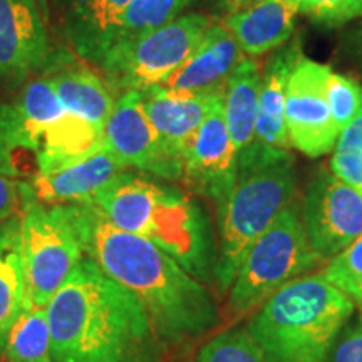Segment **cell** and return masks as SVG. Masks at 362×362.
I'll use <instances>...</instances> for the list:
<instances>
[{
    "label": "cell",
    "instance_id": "obj_13",
    "mask_svg": "<svg viewBox=\"0 0 362 362\" xmlns=\"http://www.w3.org/2000/svg\"><path fill=\"white\" fill-rule=\"evenodd\" d=\"M238 156L223 116V96L194 131L183 156V176L198 193L223 210L237 183Z\"/></svg>",
    "mask_w": 362,
    "mask_h": 362
},
{
    "label": "cell",
    "instance_id": "obj_23",
    "mask_svg": "<svg viewBox=\"0 0 362 362\" xmlns=\"http://www.w3.org/2000/svg\"><path fill=\"white\" fill-rule=\"evenodd\" d=\"M45 78L52 84L66 112L104 126L116 99L96 72L84 66H69Z\"/></svg>",
    "mask_w": 362,
    "mask_h": 362
},
{
    "label": "cell",
    "instance_id": "obj_5",
    "mask_svg": "<svg viewBox=\"0 0 362 362\" xmlns=\"http://www.w3.org/2000/svg\"><path fill=\"white\" fill-rule=\"evenodd\" d=\"M293 194L296 171L291 155L238 170L237 183L220 211L221 240L215 277L221 291H228L248 248L292 205Z\"/></svg>",
    "mask_w": 362,
    "mask_h": 362
},
{
    "label": "cell",
    "instance_id": "obj_17",
    "mask_svg": "<svg viewBox=\"0 0 362 362\" xmlns=\"http://www.w3.org/2000/svg\"><path fill=\"white\" fill-rule=\"evenodd\" d=\"M124 171L128 168L103 146L84 160L35 175L24 185L30 197L44 205H79L90 203L99 189Z\"/></svg>",
    "mask_w": 362,
    "mask_h": 362
},
{
    "label": "cell",
    "instance_id": "obj_12",
    "mask_svg": "<svg viewBox=\"0 0 362 362\" xmlns=\"http://www.w3.org/2000/svg\"><path fill=\"white\" fill-rule=\"evenodd\" d=\"M302 223L312 248L330 260L362 235V193L332 171H319L307 189Z\"/></svg>",
    "mask_w": 362,
    "mask_h": 362
},
{
    "label": "cell",
    "instance_id": "obj_10",
    "mask_svg": "<svg viewBox=\"0 0 362 362\" xmlns=\"http://www.w3.org/2000/svg\"><path fill=\"white\" fill-rule=\"evenodd\" d=\"M327 66L300 57L287 83L285 123L292 148L319 158L334 149L337 129L327 99Z\"/></svg>",
    "mask_w": 362,
    "mask_h": 362
},
{
    "label": "cell",
    "instance_id": "obj_29",
    "mask_svg": "<svg viewBox=\"0 0 362 362\" xmlns=\"http://www.w3.org/2000/svg\"><path fill=\"white\" fill-rule=\"evenodd\" d=\"M334 287L362 307V235L349 247L327 260L320 272Z\"/></svg>",
    "mask_w": 362,
    "mask_h": 362
},
{
    "label": "cell",
    "instance_id": "obj_24",
    "mask_svg": "<svg viewBox=\"0 0 362 362\" xmlns=\"http://www.w3.org/2000/svg\"><path fill=\"white\" fill-rule=\"evenodd\" d=\"M101 148L103 126L66 112L44 136L39 155V173H49L84 160Z\"/></svg>",
    "mask_w": 362,
    "mask_h": 362
},
{
    "label": "cell",
    "instance_id": "obj_6",
    "mask_svg": "<svg viewBox=\"0 0 362 362\" xmlns=\"http://www.w3.org/2000/svg\"><path fill=\"white\" fill-rule=\"evenodd\" d=\"M322 262L292 203L247 250L230 285V309L238 315L259 309L275 292L309 275Z\"/></svg>",
    "mask_w": 362,
    "mask_h": 362
},
{
    "label": "cell",
    "instance_id": "obj_28",
    "mask_svg": "<svg viewBox=\"0 0 362 362\" xmlns=\"http://www.w3.org/2000/svg\"><path fill=\"white\" fill-rule=\"evenodd\" d=\"M330 158V171L362 193V111L339 134Z\"/></svg>",
    "mask_w": 362,
    "mask_h": 362
},
{
    "label": "cell",
    "instance_id": "obj_21",
    "mask_svg": "<svg viewBox=\"0 0 362 362\" xmlns=\"http://www.w3.org/2000/svg\"><path fill=\"white\" fill-rule=\"evenodd\" d=\"M260 84V67L250 57H245L230 76L223 93L225 123L238 158L250 149L255 138Z\"/></svg>",
    "mask_w": 362,
    "mask_h": 362
},
{
    "label": "cell",
    "instance_id": "obj_3",
    "mask_svg": "<svg viewBox=\"0 0 362 362\" xmlns=\"http://www.w3.org/2000/svg\"><path fill=\"white\" fill-rule=\"evenodd\" d=\"M354 307L322 274H309L267 298L247 330L267 362H325Z\"/></svg>",
    "mask_w": 362,
    "mask_h": 362
},
{
    "label": "cell",
    "instance_id": "obj_9",
    "mask_svg": "<svg viewBox=\"0 0 362 362\" xmlns=\"http://www.w3.org/2000/svg\"><path fill=\"white\" fill-rule=\"evenodd\" d=\"M66 115L47 78L27 83L16 99L0 104V173L29 181L39 173L44 136Z\"/></svg>",
    "mask_w": 362,
    "mask_h": 362
},
{
    "label": "cell",
    "instance_id": "obj_19",
    "mask_svg": "<svg viewBox=\"0 0 362 362\" xmlns=\"http://www.w3.org/2000/svg\"><path fill=\"white\" fill-rule=\"evenodd\" d=\"M300 0H255L232 13L226 27L247 56H262L287 42L293 30Z\"/></svg>",
    "mask_w": 362,
    "mask_h": 362
},
{
    "label": "cell",
    "instance_id": "obj_27",
    "mask_svg": "<svg viewBox=\"0 0 362 362\" xmlns=\"http://www.w3.org/2000/svg\"><path fill=\"white\" fill-rule=\"evenodd\" d=\"M193 362H267L247 329L225 330L203 344Z\"/></svg>",
    "mask_w": 362,
    "mask_h": 362
},
{
    "label": "cell",
    "instance_id": "obj_26",
    "mask_svg": "<svg viewBox=\"0 0 362 362\" xmlns=\"http://www.w3.org/2000/svg\"><path fill=\"white\" fill-rule=\"evenodd\" d=\"M192 2L193 0H131L121 17L110 49L176 19Z\"/></svg>",
    "mask_w": 362,
    "mask_h": 362
},
{
    "label": "cell",
    "instance_id": "obj_14",
    "mask_svg": "<svg viewBox=\"0 0 362 362\" xmlns=\"http://www.w3.org/2000/svg\"><path fill=\"white\" fill-rule=\"evenodd\" d=\"M51 62L37 0H0V84L19 86Z\"/></svg>",
    "mask_w": 362,
    "mask_h": 362
},
{
    "label": "cell",
    "instance_id": "obj_25",
    "mask_svg": "<svg viewBox=\"0 0 362 362\" xmlns=\"http://www.w3.org/2000/svg\"><path fill=\"white\" fill-rule=\"evenodd\" d=\"M2 354L6 362H52V339L45 307H24L8 330Z\"/></svg>",
    "mask_w": 362,
    "mask_h": 362
},
{
    "label": "cell",
    "instance_id": "obj_4",
    "mask_svg": "<svg viewBox=\"0 0 362 362\" xmlns=\"http://www.w3.org/2000/svg\"><path fill=\"white\" fill-rule=\"evenodd\" d=\"M90 205L117 228L155 243L193 277L203 275L205 235L197 208L185 194L128 170L99 189Z\"/></svg>",
    "mask_w": 362,
    "mask_h": 362
},
{
    "label": "cell",
    "instance_id": "obj_22",
    "mask_svg": "<svg viewBox=\"0 0 362 362\" xmlns=\"http://www.w3.org/2000/svg\"><path fill=\"white\" fill-rule=\"evenodd\" d=\"M27 305L21 214L0 223V351Z\"/></svg>",
    "mask_w": 362,
    "mask_h": 362
},
{
    "label": "cell",
    "instance_id": "obj_16",
    "mask_svg": "<svg viewBox=\"0 0 362 362\" xmlns=\"http://www.w3.org/2000/svg\"><path fill=\"white\" fill-rule=\"evenodd\" d=\"M245 59L226 25H211L192 56L158 88L176 96H218Z\"/></svg>",
    "mask_w": 362,
    "mask_h": 362
},
{
    "label": "cell",
    "instance_id": "obj_1",
    "mask_svg": "<svg viewBox=\"0 0 362 362\" xmlns=\"http://www.w3.org/2000/svg\"><path fill=\"white\" fill-rule=\"evenodd\" d=\"M59 206L84 257L143 305L153 336L178 344L215 324L210 292L173 257L149 240L117 228L90 203Z\"/></svg>",
    "mask_w": 362,
    "mask_h": 362
},
{
    "label": "cell",
    "instance_id": "obj_8",
    "mask_svg": "<svg viewBox=\"0 0 362 362\" xmlns=\"http://www.w3.org/2000/svg\"><path fill=\"white\" fill-rule=\"evenodd\" d=\"M21 228L27 304L45 307L84 259L83 247L61 206L37 202L25 185Z\"/></svg>",
    "mask_w": 362,
    "mask_h": 362
},
{
    "label": "cell",
    "instance_id": "obj_31",
    "mask_svg": "<svg viewBox=\"0 0 362 362\" xmlns=\"http://www.w3.org/2000/svg\"><path fill=\"white\" fill-rule=\"evenodd\" d=\"M300 12L324 24H342L362 13V0H300Z\"/></svg>",
    "mask_w": 362,
    "mask_h": 362
},
{
    "label": "cell",
    "instance_id": "obj_32",
    "mask_svg": "<svg viewBox=\"0 0 362 362\" xmlns=\"http://www.w3.org/2000/svg\"><path fill=\"white\" fill-rule=\"evenodd\" d=\"M325 362H362V314L351 327H344Z\"/></svg>",
    "mask_w": 362,
    "mask_h": 362
},
{
    "label": "cell",
    "instance_id": "obj_33",
    "mask_svg": "<svg viewBox=\"0 0 362 362\" xmlns=\"http://www.w3.org/2000/svg\"><path fill=\"white\" fill-rule=\"evenodd\" d=\"M24 205V185L0 173V223L19 215Z\"/></svg>",
    "mask_w": 362,
    "mask_h": 362
},
{
    "label": "cell",
    "instance_id": "obj_7",
    "mask_svg": "<svg viewBox=\"0 0 362 362\" xmlns=\"http://www.w3.org/2000/svg\"><path fill=\"white\" fill-rule=\"evenodd\" d=\"M211 25L202 13H181L158 29L112 45L96 66L121 93L158 88L192 56Z\"/></svg>",
    "mask_w": 362,
    "mask_h": 362
},
{
    "label": "cell",
    "instance_id": "obj_2",
    "mask_svg": "<svg viewBox=\"0 0 362 362\" xmlns=\"http://www.w3.org/2000/svg\"><path fill=\"white\" fill-rule=\"evenodd\" d=\"M45 310L52 362H133L153 336L143 305L88 257Z\"/></svg>",
    "mask_w": 362,
    "mask_h": 362
},
{
    "label": "cell",
    "instance_id": "obj_11",
    "mask_svg": "<svg viewBox=\"0 0 362 362\" xmlns=\"http://www.w3.org/2000/svg\"><path fill=\"white\" fill-rule=\"evenodd\" d=\"M103 146L124 168L165 180L183 176V166L170 156L144 111L141 93L128 90L115 101L103 126Z\"/></svg>",
    "mask_w": 362,
    "mask_h": 362
},
{
    "label": "cell",
    "instance_id": "obj_18",
    "mask_svg": "<svg viewBox=\"0 0 362 362\" xmlns=\"http://www.w3.org/2000/svg\"><path fill=\"white\" fill-rule=\"evenodd\" d=\"M223 96H176L153 88L143 90V106L166 151L183 166V156L194 131L203 123L215 103Z\"/></svg>",
    "mask_w": 362,
    "mask_h": 362
},
{
    "label": "cell",
    "instance_id": "obj_30",
    "mask_svg": "<svg viewBox=\"0 0 362 362\" xmlns=\"http://www.w3.org/2000/svg\"><path fill=\"white\" fill-rule=\"evenodd\" d=\"M327 99L339 131L349 126L362 111V89L356 81L337 72H327Z\"/></svg>",
    "mask_w": 362,
    "mask_h": 362
},
{
    "label": "cell",
    "instance_id": "obj_20",
    "mask_svg": "<svg viewBox=\"0 0 362 362\" xmlns=\"http://www.w3.org/2000/svg\"><path fill=\"white\" fill-rule=\"evenodd\" d=\"M131 0H72L66 13L67 42L84 61L98 64L110 49Z\"/></svg>",
    "mask_w": 362,
    "mask_h": 362
},
{
    "label": "cell",
    "instance_id": "obj_15",
    "mask_svg": "<svg viewBox=\"0 0 362 362\" xmlns=\"http://www.w3.org/2000/svg\"><path fill=\"white\" fill-rule=\"evenodd\" d=\"M302 54L297 44L288 45L270 59L262 74L259 117L255 138L248 151L238 158V170L253 163L275 160L291 155V139L285 123L287 83Z\"/></svg>",
    "mask_w": 362,
    "mask_h": 362
}]
</instances>
